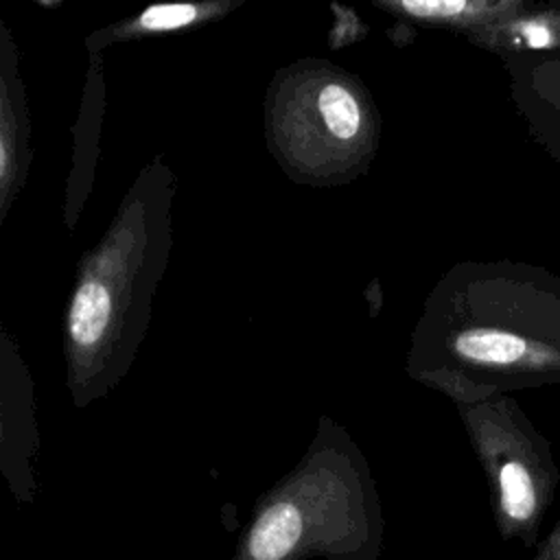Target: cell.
<instances>
[{
	"mask_svg": "<svg viewBox=\"0 0 560 560\" xmlns=\"http://www.w3.org/2000/svg\"><path fill=\"white\" fill-rule=\"evenodd\" d=\"M203 11H210V7L208 4H190V2L153 4L136 18L133 31H138V33L177 31V28H184V26L192 24L195 20H199Z\"/></svg>",
	"mask_w": 560,
	"mask_h": 560,
	"instance_id": "obj_7",
	"label": "cell"
},
{
	"mask_svg": "<svg viewBox=\"0 0 560 560\" xmlns=\"http://www.w3.org/2000/svg\"><path fill=\"white\" fill-rule=\"evenodd\" d=\"M324 127L337 140H352L361 129V107L357 96L341 83H326L317 98Z\"/></svg>",
	"mask_w": 560,
	"mask_h": 560,
	"instance_id": "obj_6",
	"label": "cell"
},
{
	"mask_svg": "<svg viewBox=\"0 0 560 560\" xmlns=\"http://www.w3.org/2000/svg\"><path fill=\"white\" fill-rule=\"evenodd\" d=\"M472 39L494 52H560V2H540L505 20L470 31Z\"/></svg>",
	"mask_w": 560,
	"mask_h": 560,
	"instance_id": "obj_4",
	"label": "cell"
},
{
	"mask_svg": "<svg viewBox=\"0 0 560 560\" xmlns=\"http://www.w3.org/2000/svg\"><path fill=\"white\" fill-rule=\"evenodd\" d=\"M464 420L490 483L501 536L532 547L560 481L551 444L503 394L466 405Z\"/></svg>",
	"mask_w": 560,
	"mask_h": 560,
	"instance_id": "obj_3",
	"label": "cell"
},
{
	"mask_svg": "<svg viewBox=\"0 0 560 560\" xmlns=\"http://www.w3.org/2000/svg\"><path fill=\"white\" fill-rule=\"evenodd\" d=\"M444 383L466 405L560 385V278L523 262L472 267L448 295Z\"/></svg>",
	"mask_w": 560,
	"mask_h": 560,
	"instance_id": "obj_1",
	"label": "cell"
},
{
	"mask_svg": "<svg viewBox=\"0 0 560 560\" xmlns=\"http://www.w3.org/2000/svg\"><path fill=\"white\" fill-rule=\"evenodd\" d=\"M532 560H560V516L553 523L551 532L540 540Z\"/></svg>",
	"mask_w": 560,
	"mask_h": 560,
	"instance_id": "obj_8",
	"label": "cell"
},
{
	"mask_svg": "<svg viewBox=\"0 0 560 560\" xmlns=\"http://www.w3.org/2000/svg\"><path fill=\"white\" fill-rule=\"evenodd\" d=\"M363 494L330 468H311L256 512L232 560H365L372 540Z\"/></svg>",
	"mask_w": 560,
	"mask_h": 560,
	"instance_id": "obj_2",
	"label": "cell"
},
{
	"mask_svg": "<svg viewBox=\"0 0 560 560\" xmlns=\"http://www.w3.org/2000/svg\"><path fill=\"white\" fill-rule=\"evenodd\" d=\"M409 18L466 26L470 31L505 20L527 7V0H411L396 2Z\"/></svg>",
	"mask_w": 560,
	"mask_h": 560,
	"instance_id": "obj_5",
	"label": "cell"
}]
</instances>
